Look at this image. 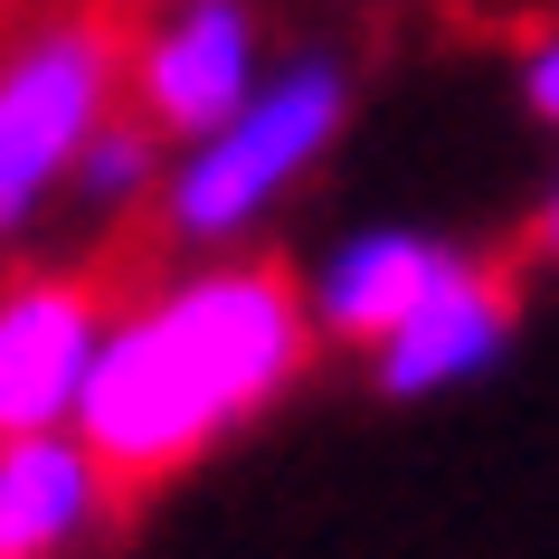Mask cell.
Returning a JSON list of instances; mask_svg holds the SVG:
<instances>
[{
    "label": "cell",
    "mask_w": 559,
    "mask_h": 559,
    "mask_svg": "<svg viewBox=\"0 0 559 559\" xmlns=\"http://www.w3.org/2000/svg\"><path fill=\"white\" fill-rule=\"evenodd\" d=\"M265 86V29L247 0H171L143 38H133V76L123 105L162 133V143H200Z\"/></svg>",
    "instance_id": "277c9868"
},
{
    "label": "cell",
    "mask_w": 559,
    "mask_h": 559,
    "mask_svg": "<svg viewBox=\"0 0 559 559\" xmlns=\"http://www.w3.org/2000/svg\"><path fill=\"white\" fill-rule=\"evenodd\" d=\"M512 342H522V285H512V265L465 257L437 295L370 352V389H380V399H445V389L502 370Z\"/></svg>",
    "instance_id": "8992f818"
},
{
    "label": "cell",
    "mask_w": 559,
    "mask_h": 559,
    "mask_svg": "<svg viewBox=\"0 0 559 559\" xmlns=\"http://www.w3.org/2000/svg\"><path fill=\"white\" fill-rule=\"evenodd\" d=\"M522 115L540 123V133H559V29H540L522 48Z\"/></svg>",
    "instance_id": "30bf717a"
},
{
    "label": "cell",
    "mask_w": 559,
    "mask_h": 559,
    "mask_svg": "<svg viewBox=\"0 0 559 559\" xmlns=\"http://www.w3.org/2000/svg\"><path fill=\"white\" fill-rule=\"evenodd\" d=\"M123 76L133 38L115 29V10H58L0 48V247L38 228L76 152L123 115Z\"/></svg>",
    "instance_id": "3957f363"
},
{
    "label": "cell",
    "mask_w": 559,
    "mask_h": 559,
    "mask_svg": "<svg viewBox=\"0 0 559 559\" xmlns=\"http://www.w3.org/2000/svg\"><path fill=\"white\" fill-rule=\"evenodd\" d=\"M342 123H352V76H342V58L265 67V86L218 133L171 152V180H162V209H152L162 237L190 247V257H237L304 180L323 171V152L342 143Z\"/></svg>",
    "instance_id": "7a4b0ae2"
},
{
    "label": "cell",
    "mask_w": 559,
    "mask_h": 559,
    "mask_svg": "<svg viewBox=\"0 0 559 559\" xmlns=\"http://www.w3.org/2000/svg\"><path fill=\"white\" fill-rule=\"evenodd\" d=\"M313 304L275 257H200L115 304L76 399V437L123 484V502H143L152 484L218 455L237 427H257L313 370Z\"/></svg>",
    "instance_id": "6da1fadb"
},
{
    "label": "cell",
    "mask_w": 559,
    "mask_h": 559,
    "mask_svg": "<svg viewBox=\"0 0 559 559\" xmlns=\"http://www.w3.org/2000/svg\"><path fill=\"white\" fill-rule=\"evenodd\" d=\"M465 257L474 247H455V237H437V228H352L342 247H323L313 275H304V304H313L323 352L370 360Z\"/></svg>",
    "instance_id": "52a82bcc"
},
{
    "label": "cell",
    "mask_w": 559,
    "mask_h": 559,
    "mask_svg": "<svg viewBox=\"0 0 559 559\" xmlns=\"http://www.w3.org/2000/svg\"><path fill=\"white\" fill-rule=\"evenodd\" d=\"M162 180H171V143L152 133L133 105H123L86 152H76V171H67V200L86 209V218H143L162 209Z\"/></svg>",
    "instance_id": "9c48e42d"
},
{
    "label": "cell",
    "mask_w": 559,
    "mask_h": 559,
    "mask_svg": "<svg viewBox=\"0 0 559 559\" xmlns=\"http://www.w3.org/2000/svg\"><path fill=\"white\" fill-rule=\"evenodd\" d=\"M105 323H115V304L86 265H29L0 285V437L76 427Z\"/></svg>",
    "instance_id": "5b68a950"
},
{
    "label": "cell",
    "mask_w": 559,
    "mask_h": 559,
    "mask_svg": "<svg viewBox=\"0 0 559 559\" xmlns=\"http://www.w3.org/2000/svg\"><path fill=\"white\" fill-rule=\"evenodd\" d=\"M522 247H531V265H550V275H559V171H550V190H540V209H531Z\"/></svg>",
    "instance_id": "8fae6325"
},
{
    "label": "cell",
    "mask_w": 559,
    "mask_h": 559,
    "mask_svg": "<svg viewBox=\"0 0 559 559\" xmlns=\"http://www.w3.org/2000/svg\"><path fill=\"white\" fill-rule=\"evenodd\" d=\"M123 512V484L76 427L0 437V559H86Z\"/></svg>",
    "instance_id": "ba28073f"
}]
</instances>
